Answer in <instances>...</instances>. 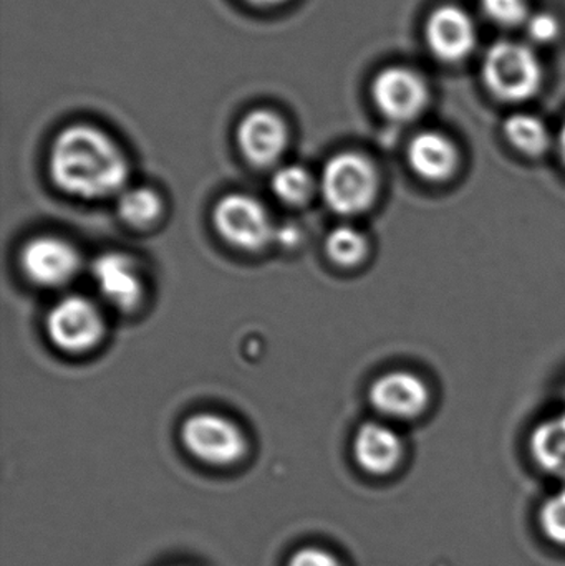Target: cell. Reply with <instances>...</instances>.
<instances>
[{
	"label": "cell",
	"instance_id": "1",
	"mask_svg": "<svg viewBox=\"0 0 565 566\" xmlns=\"http://www.w3.org/2000/svg\"><path fill=\"white\" fill-rule=\"evenodd\" d=\"M49 168L56 188L83 199L118 195L129 176L128 161L115 139L86 123L63 128L56 135Z\"/></svg>",
	"mask_w": 565,
	"mask_h": 566
},
{
	"label": "cell",
	"instance_id": "2",
	"mask_svg": "<svg viewBox=\"0 0 565 566\" xmlns=\"http://www.w3.org/2000/svg\"><path fill=\"white\" fill-rule=\"evenodd\" d=\"M481 75L491 95L501 102L520 103L540 92L544 70L533 46L500 40L484 53Z\"/></svg>",
	"mask_w": 565,
	"mask_h": 566
},
{
	"label": "cell",
	"instance_id": "3",
	"mask_svg": "<svg viewBox=\"0 0 565 566\" xmlns=\"http://www.w3.org/2000/svg\"><path fill=\"white\" fill-rule=\"evenodd\" d=\"M378 186L377 168L360 153H338L322 169V198L331 211L344 218L368 211L377 199Z\"/></svg>",
	"mask_w": 565,
	"mask_h": 566
},
{
	"label": "cell",
	"instance_id": "4",
	"mask_svg": "<svg viewBox=\"0 0 565 566\" xmlns=\"http://www.w3.org/2000/svg\"><path fill=\"white\" fill-rule=\"evenodd\" d=\"M212 224L228 244L242 251H259L275 235L268 209L258 199L241 192L219 199L212 212Z\"/></svg>",
	"mask_w": 565,
	"mask_h": 566
},
{
	"label": "cell",
	"instance_id": "5",
	"mask_svg": "<svg viewBox=\"0 0 565 566\" xmlns=\"http://www.w3.org/2000/svg\"><path fill=\"white\" fill-rule=\"evenodd\" d=\"M45 328L56 348L66 353H85L102 342L105 322L92 300L69 295L50 308Z\"/></svg>",
	"mask_w": 565,
	"mask_h": 566
},
{
	"label": "cell",
	"instance_id": "6",
	"mask_svg": "<svg viewBox=\"0 0 565 566\" xmlns=\"http://www.w3.org/2000/svg\"><path fill=\"white\" fill-rule=\"evenodd\" d=\"M181 441L189 454L211 465L234 464L248 451L241 429L224 416L212 412H199L185 421Z\"/></svg>",
	"mask_w": 565,
	"mask_h": 566
},
{
	"label": "cell",
	"instance_id": "7",
	"mask_svg": "<svg viewBox=\"0 0 565 566\" xmlns=\"http://www.w3.org/2000/svg\"><path fill=\"white\" fill-rule=\"evenodd\" d=\"M372 98L385 118L408 123L427 109L430 92L420 73L407 66H388L375 76Z\"/></svg>",
	"mask_w": 565,
	"mask_h": 566
},
{
	"label": "cell",
	"instance_id": "8",
	"mask_svg": "<svg viewBox=\"0 0 565 566\" xmlns=\"http://www.w3.org/2000/svg\"><path fill=\"white\" fill-rule=\"evenodd\" d=\"M20 268L30 282L46 289L65 285L79 274L80 254L70 242L53 235L30 239L20 251Z\"/></svg>",
	"mask_w": 565,
	"mask_h": 566
},
{
	"label": "cell",
	"instance_id": "9",
	"mask_svg": "<svg viewBox=\"0 0 565 566\" xmlns=\"http://www.w3.org/2000/svg\"><path fill=\"white\" fill-rule=\"evenodd\" d=\"M425 39L437 59L457 63L473 53L478 30L467 10L458 6H441L428 17Z\"/></svg>",
	"mask_w": 565,
	"mask_h": 566
},
{
	"label": "cell",
	"instance_id": "10",
	"mask_svg": "<svg viewBox=\"0 0 565 566\" xmlns=\"http://www.w3.org/2000/svg\"><path fill=\"white\" fill-rule=\"evenodd\" d=\"M370 402L385 418L408 421L417 419L430 405L427 382L410 371H390L375 379L370 388Z\"/></svg>",
	"mask_w": 565,
	"mask_h": 566
},
{
	"label": "cell",
	"instance_id": "11",
	"mask_svg": "<svg viewBox=\"0 0 565 566\" xmlns=\"http://www.w3.org/2000/svg\"><path fill=\"white\" fill-rule=\"evenodd\" d=\"M289 143V129L281 115L258 108L242 116L238 126V145L251 165L265 168L278 163Z\"/></svg>",
	"mask_w": 565,
	"mask_h": 566
},
{
	"label": "cell",
	"instance_id": "12",
	"mask_svg": "<svg viewBox=\"0 0 565 566\" xmlns=\"http://www.w3.org/2000/svg\"><path fill=\"white\" fill-rule=\"evenodd\" d=\"M92 279L106 302L118 310L136 308L143 298V282L135 262L119 252H105L92 265Z\"/></svg>",
	"mask_w": 565,
	"mask_h": 566
},
{
	"label": "cell",
	"instance_id": "13",
	"mask_svg": "<svg viewBox=\"0 0 565 566\" xmlns=\"http://www.w3.org/2000/svg\"><path fill=\"white\" fill-rule=\"evenodd\" d=\"M404 454L400 434L384 422H365L355 434L354 458L367 474H391L404 461Z\"/></svg>",
	"mask_w": 565,
	"mask_h": 566
},
{
	"label": "cell",
	"instance_id": "14",
	"mask_svg": "<svg viewBox=\"0 0 565 566\" xmlns=\"http://www.w3.org/2000/svg\"><path fill=\"white\" fill-rule=\"evenodd\" d=\"M407 158L411 171L430 182L448 181L460 166L457 145L438 132L418 133L408 145Z\"/></svg>",
	"mask_w": 565,
	"mask_h": 566
},
{
	"label": "cell",
	"instance_id": "15",
	"mask_svg": "<svg viewBox=\"0 0 565 566\" xmlns=\"http://www.w3.org/2000/svg\"><path fill=\"white\" fill-rule=\"evenodd\" d=\"M531 454L546 474L565 484V412L547 419L534 429Z\"/></svg>",
	"mask_w": 565,
	"mask_h": 566
},
{
	"label": "cell",
	"instance_id": "16",
	"mask_svg": "<svg viewBox=\"0 0 565 566\" xmlns=\"http://www.w3.org/2000/svg\"><path fill=\"white\" fill-rule=\"evenodd\" d=\"M503 129L508 142L531 158L546 155L553 143L546 123L530 113H514L504 122Z\"/></svg>",
	"mask_w": 565,
	"mask_h": 566
},
{
	"label": "cell",
	"instance_id": "17",
	"mask_svg": "<svg viewBox=\"0 0 565 566\" xmlns=\"http://www.w3.org/2000/svg\"><path fill=\"white\" fill-rule=\"evenodd\" d=\"M325 251L341 268H355L367 258L368 241L358 229L338 226L327 235Z\"/></svg>",
	"mask_w": 565,
	"mask_h": 566
},
{
	"label": "cell",
	"instance_id": "18",
	"mask_svg": "<svg viewBox=\"0 0 565 566\" xmlns=\"http://www.w3.org/2000/svg\"><path fill=\"white\" fill-rule=\"evenodd\" d=\"M118 214L135 228L151 224L161 214V199L149 188L126 189L119 195Z\"/></svg>",
	"mask_w": 565,
	"mask_h": 566
},
{
	"label": "cell",
	"instance_id": "19",
	"mask_svg": "<svg viewBox=\"0 0 565 566\" xmlns=\"http://www.w3.org/2000/svg\"><path fill=\"white\" fill-rule=\"evenodd\" d=\"M271 188L275 198L284 205L301 206L314 192V178L302 166H284L272 176Z\"/></svg>",
	"mask_w": 565,
	"mask_h": 566
},
{
	"label": "cell",
	"instance_id": "20",
	"mask_svg": "<svg viewBox=\"0 0 565 566\" xmlns=\"http://www.w3.org/2000/svg\"><path fill=\"white\" fill-rule=\"evenodd\" d=\"M537 522L547 542L565 548V484L541 505Z\"/></svg>",
	"mask_w": 565,
	"mask_h": 566
},
{
	"label": "cell",
	"instance_id": "21",
	"mask_svg": "<svg viewBox=\"0 0 565 566\" xmlns=\"http://www.w3.org/2000/svg\"><path fill=\"white\" fill-rule=\"evenodd\" d=\"M484 15L501 27L524 25L530 19L527 0H481Z\"/></svg>",
	"mask_w": 565,
	"mask_h": 566
},
{
	"label": "cell",
	"instance_id": "22",
	"mask_svg": "<svg viewBox=\"0 0 565 566\" xmlns=\"http://www.w3.org/2000/svg\"><path fill=\"white\" fill-rule=\"evenodd\" d=\"M524 27H526L531 42L540 43V45H550V43L556 42L563 32L561 20L551 12L531 13Z\"/></svg>",
	"mask_w": 565,
	"mask_h": 566
},
{
	"label": "cell",
	"instance_id": "23",
	"mask_svg": "<svg viewBox=\"0 0 565 566\" xmlns=\"http://www.w3.org/2000/svg\"><path fill=\"white\" fill-rule=\"evenodd\" d=\"M287 566H342V564L334 554L324 548L305 547L289 558Z\"/></svg>",
	"mask_w": 565,
	"mask_h": 566
},
{
	"label": "cell",
	"instance_id": "24",
	"mask_svg": "<svg viewBox=\"0 0 565 566\" xmlns=\"http://www.w3.org/2000/svg\"><path fill=\"white\" fill-rule=\"evenodd\" d=\"M245 2L254 7H279L282 3H287L289 0H245Z\"/></svg>",
	"mask_w": 565,
	"mask_h": 566
},
{
	"label": "cell",
	"instance_id": "25",
	"mask_svg": "<svg viewBox=\"0 0 565 566\" xmlns=\"http://www.w3.org/2000/svg\"><path fill=\"white\" fill-rule=\"evenodd\" d=\"M557 143H559L561 158H563L565 165V123L563 125V128H561L559 139H557Z\"/></svg>",
	"mask_w": 565,
	"mask_h": 566
}]
</instances>
